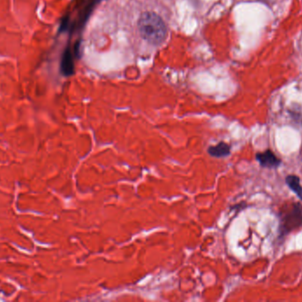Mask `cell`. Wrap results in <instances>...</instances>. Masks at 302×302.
<instances>
[{
  "label": "cell",
  "instance_id": "cell-1",
  "mask_svg": "<svg viewBox=\"0 0 302 302\" xmlns=\"http://www.w3.org/2000/svg\"><path fill=\"white\" fill-rule=\"evenodd\" d=\"M138 30L142 39L154 45L164 43L167 37L166 23L160 15L155 12L142 13L139 18Z\"/></svg>",
  "mask_w": 302,
  "mask_h": 302
},
{
  "label": "cell",
  "instance_id": "cell-2",
  "mask_svg": "<svg viewBox=\"0 0 302 302\" xmlns=\"http://www.w3.org/2000/svg\"><path fill=\"white\" fill-rule=\"evenodd\" d=\"M281 226L285 232H289L302 225V206L294 204L281 219Z\"/></svg>",
  "mask_w": 302,
  "mask_h": 302
},
{
  "label": "cell",
  "instance_id": "cell-3",
  "mask_svg": "<svg viewBox=\"0 0 302 302\" xmlns=\"http://www.w3.org/2000/svg\"><path fill=\"white\" fill-rule=\"evenodd\" d=\"M256 160L259 162L260 165L268 169H276L281 164L280 160L277 159V156L270 150H267L262 154H257Z\"/></svg>",
  "mask_w": 302,
  "mask_h": 302
},
{
  "label": "cell",
  "instance_id": "cell-4",
  "mask_svg": "<svg viewBox=\"0 0 302 302\" xmlns=\"http://www.w3.org/2000/svg\"><path fill=\"white\" fill-rule=\"evenodd\" d=\"M230 153H231V146L224 142H220L216 145L210 146L208 149V154L216 158L226 157L230 155Z\"/></svg>",
  "mask_w": 302,
  "mask_h": 302
},
{
  "label": "cell",
  "instance_id": "cell-5",
  "mask_svg": "<svg viewBox=\"0 0 302 302\" xmlns=\"http://www.w3.org/2000/svg\"><path fill=\"white\" fill-rule=\"evenodd\" d=\"M61 69H62V72L64 73L65 76H71L72 74L74 73L73 56H72L71 52L69 49L66 50L64 55H63Z\"/></svg>",
  "mask_w": 302,
  "mask_h": 302
},
{
  "label": "cell",
  "instance_id": "cell-6",
  "mask_svg": "<svg viewBox=\"0 0 302 302\" xmlns=\"http://www.w3.org/2000/svg\"><path fill=\"white\" fill-rule=\"evenodd\" d=\"M285 182L287 184L288 186L291 188V191L295 192L298 198L302 200V187L299 184V178L297 176H288L285 178Z\"/></svg>",
  "mask_w": 302,
  "mask_h": 302
}]
</instances>
